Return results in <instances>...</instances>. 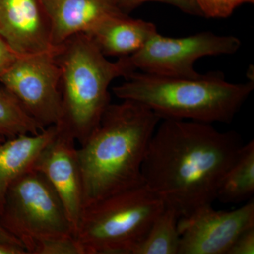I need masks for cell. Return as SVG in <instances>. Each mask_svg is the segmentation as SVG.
<instances>
[{"mask_svg": "<svg viewBox=\"0 0 254 254\" xmlns=\"http://www.w3.org/2000/svg\"><path fill=\"white\" fill-rule=\"evenodd\" d=\"M55 48L71 37L91 31L103 20L125 14L118 0H41Z\"/></svg>", "mask_w": 254, "mask_h": 254, "instance_id": "7c38bea8", "label": "cell"}, {"mask_svg": "<svg viewBox=\"0 0 254 254\" xmlns=\"http://www.w3.org/2000/svg\"><path fill=\"white\" fill-rule=\"evenodd\" d=\"M179 219L180 216L174 209L165 206L132 254H178Z\"/></svg>", "mask_w": 254, "mask_h": 254, "instance_id": "2e32d148", "label": "cell"}, {"mask_svg": "<svg viewBox=\"0 0 254 254\" xmlns=\"http://www.w3.org/2000/svg\"><path fill=\"white\" fill-rule=\"evenodd\" d=\"M153 23L121 14L103 20L88 33L105 56H131L145 46L157 33Z\"/></svg>", "mask_w": 254, "mask_h": 254, "instance_id": "4fadbf2b", "label": "cell"}, {"mask_svg": "<svg viewBox=\"0 0 254 254\" xmlns=\"http://www.w3.org/2000/svg\"><path fill=\"white\" fill-rule=\"evenodd\" d=\"M235 131L212 124L163 119L145 152L141 173L148 188L180 218L213 205L220 184L243 147Z\"/></svg>", "mask_w": 254, "mask_h": 254, "instance_id": "6da1fadb", "label": "cell"}, {"mask_svg": "<svg viewBox=\"0 0 254 254\" xmlns=\"http://www.w3.org/2000/svg\"><path fill=\"white\" fill-rule=\"evenodd\" d=\"M254 194V141L244 144L235 163L229 168L217 193L224 203H240Z\"/></svg>", "mask_w": 254, "mask_h": 254, "instance_id": "9a60e30c", "label": "cell"}, {"mask_svg": "<svg viewBox=\"0 0 254 254\" xmlns=\"http://www.w3.org/2000/svg\"><path fill=\"white\" fill-rule=\"evenodd\" d=\"M0 254H27L23 247L0 242Z\"/></svg>", "mask_w": 254, "mask_h": 254, "instance_id": "cb8c5ba5", "label": "cell"}, {"mask_svg": "<svg viewBox=\"0 0 254 254\" xmlns=\"http://www.w3.org/2000/svg\"><path fill=\"white\" fill-rule=\"evenodd\" d=\"M0 36L18 55L57 48L41 0H0Z\"/></svg>", "mask_w": 254, "mask_h": 254, "instance_id": "8fae6325", "label": "cell"}, {"mask_svg": "<svg viewBox=\"0 0 254 254\" xmlns=\"http://www.w3.org/2000/svg\"><path fill=\"white\" fill-rule=\"evenodd\" d=\"M165 206L145 184L122 190L83 208L75 239L83 254H132Z\"/></svg>", "mask_w": 254, "mask_h": 254, "instance_id": "5b68a950", "label": "cell"}, {"mask_svg": "<svg viewBox=\"0 0 254 254\" xmlns=\"http://www.w3.org/2000/svg\"><path fill=\"white\" fill-rule=\"evenodd\" d=\"M242 43L234 36H219L205 31L184 38H170L155 33L145 46L128 56L135 69L159 76L197 78L194 64L205 56L232 55Z\"/></svg>", "mask_w": 254, "mask_h": 254, "instance_id": "52a82bcc", "label": "cell"}, {"mask_svg": "<svg viewBox=\"0 0 254 254\" xmlns=\"http://www.w3.org/2000/svg\"><path fill=\"white\" fill-rule=\"evenodd\" d=\"M61 72L62 117L56 125L81 145L110 104L109 87L134 71L128 57L107 59L93 40L80 33L57 48Z\"/></svg>", "mask_w": 254, "mask_h": 254, "instance_id": "277c9868", "label": "cell"}, {"mask_svg": "<svg viewBox=\"0 0 254 254\" xmlns=\"http://www.w3.org/2000/svg\"><path fill=\"white\" fill-rule=\"evenodd\" d=\"M18 56L0 36V74L11 66Z\"/></svg>", "mask_w": 254, "mask_h": 254, "instance_id": "7402d4cb", "label": "cell"}, {"mask_svg": "<svg viewBox=\"0 0 254 254\" xmlns=\"http://www.w3.org/2000/svg\"><path fill=\"white\" fill-rule=\"evenodd\" d=\"M25 250L27 254H83L74 236L37 239Z\"/></svg>", "mask_w": 254, "mask_h": 254, "instance_id": "ac0fdd59", "label": "cell"}, {"mask_svg": "<svg viewBox=\"0 0 254 254\" xmlns=\"http://www.w3.org/2000/svg\"><path fill=\"white\" fill-rule=\"evenodd\" d=\"M56 50L19 55L0 74L6 91L45 128L58 125L62 117L61 72Z\"/></svg>", "mask_w": 254, "mask_h": 254, "instance_id": "ba28073f", "label": "cell"}, {"mask_svg": "<svg viewBox=\"0 0 254 254\" xmlns=\"http://www.w3.org/2000/svg\"><path fill=\"white\" fill-rule=\"evenodd\" d=\"M160 120L132 100L108 105L99 125L77 149L83 208L144 184L142 165Z\"/></svg>", "mask_w": 254, "mask_h": 254, "instance_id": "7a4b0ae2", "label": "cell"}, {"mask_svg": "<svg viewBox=\"0 0 254 254\" xmlns=\"http://www.w3.org/2000/svg\"><path fill=\"white\" fill-rule=\"evenodd\" d=\"M58 132L56 125L36 135H21L0 143V215L13 182L33 169L37 158Z\"/></svg>", "mask_w": 254, "mask_h": 254, "instance_id": "5bb4252c", "label": "cell"}, {"mask_svg": "<svg viewBox=\"0 0 254 254\" xmlns=\"http://www.w3.org/2000/svg\"><path fill=\"white\" fill-rule=\"evenodd\" d=\"M5 141L4 138H1V137H0V143H2V142H4Z\"/></svg>", "mask_w": 254, "mask_h": 254, "instance_id": "d4e9b609", "label": "cell"}, {"mask_svg": "<svg viewBox=\"0 0 254 254\" xmlns=\"http://www.w3.org/2000/svg\"><path fill=\"white\" fill-rule=\"evenodd\" d=\"M252 227L254 198L230 211L205 205L179 219L178 254H227L237 237Z\"/></svg>", "mask_w": 254, "mask_h": 254, "instance_id": "9c48e42d", "label": "cell"}, {"mask_svg": "<svg viewBox=\"0 0 254 254\" xmlns=\"http://www.w3.org/2000/svg\"><path fill=\"white\" fill-rule=\"evenodd\" d=\"M125 78L126 81L113 88L120 99L141 103L161 120L207 124L231 123L254 89V78L232 83L218 71L189 78L135 70Z\"/></svg>", "mask_w": 254, "mask_h": 254, "instance_id": "3957f363", "label": "cell"}, {"mask_svg": "<svg viewBox=\"0 0 254 254\" xmlns=\"http://www.w3.org/2000/svg\"><path fill=\"white\" fill-rule=\"evenodd\" d=\"M150 1L172 5L187 14L201 15L196 5L190 0H118L119 7L126 14H128L141 4Z\"/></svg>", "mask_w": 254, "mask_h": 254, "instance_id": "ffe728a7", "label": "cell"}, {"mask_svg": "<svg viewBox=\"0 0 254 254\" xmlns=\"http://www.w3.org/2000/svg\"><path fill=\"white\" fill-rule=\"evenodd\" d=\"M0 242L7 244V245L17 246V247H21L23 248L22 243L17 238L10 234L9 232L6 231L4 227H1V225H0Z\"/></svg>", "mask_w": 254, "mask_h": 254, "instance_id": "603a6c76", "label": "cell"}, {"mask_svg": "<svg viewBox=\"0 0 254 254\" xmlns=\"http://www.w3.org/2000/svg\"><path fill=\"white\" fill-rule=\"evenodd\" d=\"M254 227L249 229L237 237L227 254H254Z\"/></svg>", "mask_w": 254, "mask_h": 254, "instance_id": "44dd1931", "label": "cell"}, {"mask_svg": "<svg viewBox=\"0 0 254 254\" xmlns=\"http://www.w3.org/2000/svg\"><path fill=\"white\" fill-rule=\"evenodd\" d=\"M0 225L24 249L37 239L74 236L59 195L46 177L35 169L18 177L9 187Z\"/></svg>", "mask_w": 254, "mask_h": 254, "instance_id": "8992f818", "label": "cell"}, {"mask_svg": "<svg viewBox=\"0 0 254 254\" xmlns=\"http://www.w3.org/2000/svg\"><path fill=\"white\" fill-rule=\"evenodd\" d=\"M57 127L56 135L42 150L33 169L43 174L56 190L75 232L83 210L78 148L74 138Z\"/></svg>", "mask_w": 254, "mask_h": 254, "instance_id": "30bf717a", "label": "cell"}, {"mask_svg": "<svg viewBox=\"0 0 254 254\" xmlns=\"http://www.w3.org/2000/svg\"><path fill=\"white\" fill-rule=\"evenodd\" d=\"M8 91H0V137L36 135L45 129Z\"/></svg>", "mask_w": 254, "mask_h": 254, "instance_id": "e0dca14e", "label": "cell"}, {"mask_svg": "<svg viewBox=\"0 0 254 254\" xmlns=\"http://www.w3.org/2000/svg\"><path fill=\"white\" fill-rule=\"evenodd\" d=\"M198 8L201 16L225 18L231 16L240 5L254 3V0H190Z\"/></svg>", "mask_w": 254, "mask_h": 254, "instance_id": "d6986e66", "label": "cell"}]
</instances>
